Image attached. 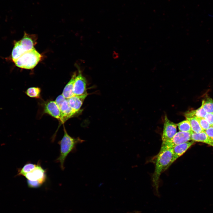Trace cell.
I'll use <instances>...</instances> for the list:
<instances>
[{
  "label": "cell",
  "mask_w": 213,
  "mask_h": 213,
  "mask_svg": "<svg viewBox=\"0 0 213 213\" xmlns=\"http://www.w3.org/2000/svg\"><path fill=\"white\" fill-rule=\"evenodd\" d=\"M41 92V88L36 87L29 88L25 92L27 95L29 97L37 99L40 98Z\"/></svg>",
  "instance_id": "cell-19"
},
{
  "label": "cell",
  "mask_w": 213,
  "mask_h": 213,
  "mask_svg": "<svg viewBox=\"0 0 213 213\" xmlns=\"http://www.w3.org/2000/svg\"><path fill=\"white\" fill-rule=\"evenodd\" d=\"M176 124L169 120L166 115L165 117L163 130L162 136V143L171 140L176 133Z\"/></svg>",
  "instance_id": "cell-8"
},
{
  "label": "cell",
  "mask_w": 213,
  "mask_h": 213,
  "mask_svg": "<svg viewBox=\"0 0 213 213\" xmlns=\"http://www.w3.org/2000/svg\"><path fill=\"white\" fill-rule=\"evenodd\" d=\"M41 57V55L34 48L24 53L14 62L19 67L31 69L37 65Z\"/></svg>",
  "instance_id": "cell-4"
},
{
  "label": "cell",
  "mask_w": 213,
  "mask_h": 213,
  "mask_svg": "<svg viewBox=\"0 0 213 213\" xmlns=\"http://www.w3.org/2000/svg\"><path fill=\"white\" fill-rule=\"evenodd\" d=\"M201 106L207 113H213V99L208 98L203 99Z\"/></svg>",
  "instance_id": "cell-18"
},
{
  "label": "cell",
  "mask_w": 213,
  "mask_h": 213,
  "mask_svg": "<svg viewBox=\"0 0 213 213\" xmlns=\"http://www.w3.org/2000/svg\"><path fill=\"white\" fill-rule=\"evenodd\" d=\"M192 132H183L179 131L176 133L171 140L162 143L161 148L159 153L168 149L172 148L178 145L189 141L191 140Z\"/></svg>",
  "instance_id": "cell-6"
},
{
  "label": "cell",
  "mask_w": 213,
  "mask_h": 213,
  "mask_svg": "<svg viewBox=\"0 0 213 213\" xmlns=\"http://www.w3.org/2000/svg\"><path fill=\"white\" fill-rule=\"evenodd\" d=\"M172 148L165 150L158 153L156 156L154 171L152 177L154 187L158 192L160 176L164 171L170 166L173 156Z\"/></svg>",
  "instance_id": "cell-1"
},
{
  "label": "cell",
  "mask_w": 213,
  "mask_h": 213,
  "mask_svg": "<svg viewBox=\"0 0 213 213\" xmlns=\"http://www.w3.org/2000/svg\"><path fill=\"white\" fill-rule=\"evenodd\" d=\"M212 127H213V124H212Z\"/></svg>",
  "instance_id": "cell-24"
},
{
  "label": "cell",
  "mask_w": 213,
  "mask_h": 213,
  "mask_svg": "<svg viewBox=\"0 0 213 213\" xmlns=\"http://www.w3.org/2000/svg\"><path fill=\"white\" fill-rule=\"evenodd\" d=\"M190 122L192 131L194 133H199L204 131L201 128L196 117L186 118Z\"/></svg>",
  "instance_id": "cell-17"
},
{
  "label": "cell",
  "mask_w": 213,
  "mask_h": 213,
  "mask_svg": "<svg viewBox=\"0 0 213 213\" xmlns=\"http://www.w3.org/2000/svg\"><path fill=\"white\" fill-rule=\"evenodd\" d=\"M205 118L211 126L213 124V113H206Z\"/></svg>",
  "instance_id": "cell-23"
},
{
  "label": "cell",
  "mask_w": 213,
  "mask_h": 213,
  "mask_svg": "<svg viewBox=\"0 0 213 213\" xmlns=\"http://www.w3.org/2000/svg\"><path fill=\"white\" fill-rule=\"evenodd\" d=\"M24 176L27 180L28 186L31 188L40 187L46 182L47 178L46 170L39 162L34 169Z\"/></svg>",
  "instance_id": "cell-5"
},
{
  "label": "cell",
  "mask_w": 213,
  "mask_h": 213,
  "mask_svg": "<svg viewBox=\"0 0 213 213\" xmlns=\"http://www.w3.org/2000/svg\"><path fill=\"white\" fill-rule=\"evenodd\" d=\"M55 101L60 110L62 123L64 122L69 119L73 117L78 112L74 111L70 106L67 99L61 94L56 99Z\"/></svg>",
  "instance_id": "cell-7"
},
{
  "label": "cell",
  "mask_w": 213,
  "mask_h": 213,
  "mask_svg": "<svg viewBox=\"0 0 213 213\" xmlns=\"http://www.w3.org/2000/svg\"><path fill=\"white\" fill-rule=\"evenodd\" d=\"M205 131L210 140L213 143V127L211 126Z\"/></svg>",
  "instance_id": "cell-22"
},
{
  "label": "cell",
  "mask_w": 213,
  "mask_h": 213,
  "mask_svg": "<svg viewBox=\"0 0 213 213\" xmlns=\"http://www.w3.org/2000/svg\"><path fill=\"white\" fill-rule=\"evenodd\" d=\"M194 143V141H188L177 145L172 149L173 156L170 166L177 159L183 155Z\"/></svg>",
  "instance_id": "cell-11"
},
{
  "label": "cell",
  "mask_w": 213,
  "mask_h": 213,
  "mask_svg": "<svg viewBox=\"0 0 213 213\" xmlns=\"http://www.w3.org/2000/svg\"><path fill=\"white\" fill-rule=\"evenodd\" d=\"M37 164L28 163L25 164L22 168L18 170L17 176H25L27 173L33 170L36 167Z\"/></svg>",
  "instance_id": "cell-16"
},
{
  "label": "cell",
  "mask_w": 213,
  "mask_h": 213,
  "mask_svg": "<svg viewBox=\"0 0 213 213\" xmlns=\"http://www.w3.org/2000/svg\"><path fill=\"white\" fill-rule=\"evenodd\" d=\"M43 112L44 113L50 115L61 122V114L59 109L55 101H51L46 103L44 104Z\"/></svg>",
  "instance_id": "cell-10"
},
{
  "label": "cell",
  "mask_w": 213,
  "mask_h": 213,
  "mask_svg": "<svg viewBox=\"0 0 213 213\" xmlns=\"http://www.w3.org/2000/svg\"><path fill=\"white\" fill-rule=\"evenodd\" d=\"M180 131L191 132V126L189 121L187 119L179 122L177 124Z\"/></svg>",
  "instance_id": "cell-20"
},
{
  "label": "cell",
  "mask_w": 213,
  "mask_h": 213,
  "mask_svg": "<svg viewBox=\"0 0 213 213\" xmlns=\"http://www.w3.org/2000/svg\"><path fill=\"white\" fill-rule=\"evenodd\" d=\"M76 74L74 73L71 78L64 88L62 95L66 99H68L74 95L73 93L74 85Z\"/></svg>",
  "instance_id": "cell-14"
},
{
  "label": "cell",
  "mask_w": 213,
  "mask_h": 213,
  "mask_svg": "<svg viewBox=\"0 0 213 213\" xmlns=\"http://www.w3.org/2000/svg\"><path fill=\"white\" fill-rule=\"evenodd\" d=\"M196 118L204 131H205L211 127L205 117H196Z\"/></svg>",
  "instance_id": "cell-21"
},
{
  "label": "cell",
  "mask_w": 213,
  "mask_h": 213,
  "mask_svg": "<svg viewBox=\"0 0 213 213\" xmlns=\"http://www.w3.org/2000/svg\"><path fill=\"white\" fill-rule=\"evenodd\" d=\"M37 39L36 35L25 33L23 38L14 44L12 53L13 61L14 62L24 53L34 48Z\"/></svg>",
  "instance_id": "cell-3"
},
{
  "label": "cell",
  "mask_w": 213,
  "mask_h": 213,
  "mask_svg": "<svg viewBox=\"0 0 213 213\" xmlns=\"http://www.w3.org/2000/svg\"><path fill=\"white\" fill-rule=\"evenodd\" d=\"M64 135L62 139L58 143L60 146V154L56 161L60 164L62 170L64 169V162L65 159L69 154L75 149L77 144L83 141L79 138H75L70 136L67 133L64 128Z\"/></svg>",
  "instance_id": "cell-2"
},
{
  "label": "cell",
  "mask_w": 213,
  "mask_h": 213,
  "mask_svg": "<svg viewBox=\"0 0 213 213\" xmlns=\"http://www.w3.org/2000/svg\"><path fill=\"white\" fill-rule=\"evenodd\" d=\"M87 95V93L82 95H74L67 99L70 106L74 111L78 112Z\"/></svg>",
  "instance_id": "cell-12"
},
{
  "label": "cell",
  "mask_w": 213,
  "mask_h": 213,
  "mask_svg": "<svg viewBox=\"0 0 213 213\" xmlns=\"http://www.w3.org/2000/svg\"><path fill=\"white\" fill-rule=\"evenodd\" d=\"M86 81L82 75L81 71L78 69V74L76 75L74 85L73 93L75 95H82L87 93Z\"/></svg>",
  "instance_id": "cell-9"
},
{
  "label": "cell",
  "mask_w": 213,
  "mask_h": 213,
  "mask_svg": "<svg viewBox=\"0 0 213 213\" xmlns=\"http://www.w3.org/2000/svg\"><path fill=\"white\" fill-rule=\"evenodd\" d=\"M191 139L193 141L202 142L213 147V143L210 140L205 131L199 133L192 131Z\"/></svg>",
  "instance_id": "cell-13"
},
{
  "label": "cell",
  "mask_w": 213,
  "mask_h": 213,
  "mask_svg": "<svg viewBox=\"0 0 213 213\" xmlns=\"http://www.w3.org/2000/svg\"><path fill=\"white\" fill-rule=\"evenodd\" d=\"M206 113L201 106L197 109L186 112L185 113V116L186 118L191 117H204Z\"/></svg>",
  "instance_id": "cell-15"
}]
</instances>
